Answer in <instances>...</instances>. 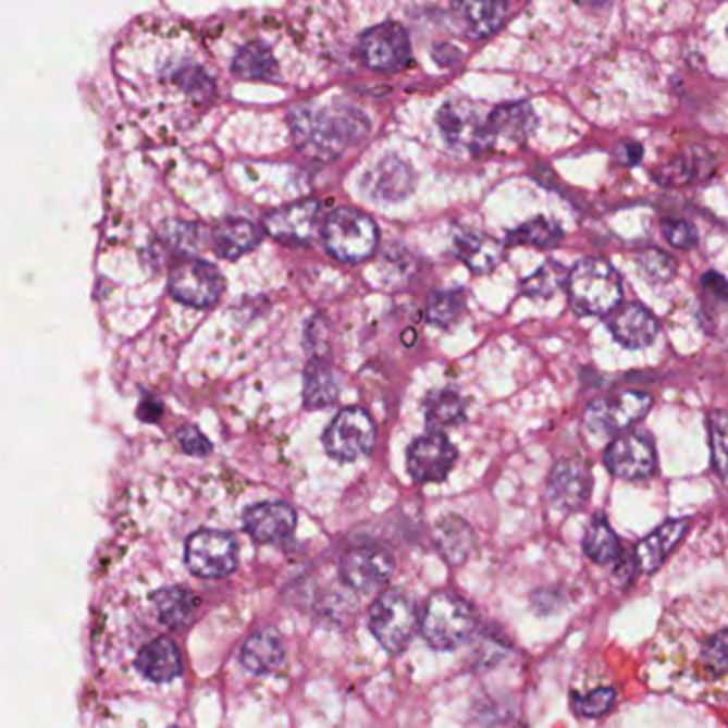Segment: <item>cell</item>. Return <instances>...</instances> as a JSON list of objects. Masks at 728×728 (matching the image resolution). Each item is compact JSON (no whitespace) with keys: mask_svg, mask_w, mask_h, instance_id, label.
I'll return each mask as SVG.
<instances>
[{"mask_svg":"<svg viewBox=\"0 0 728 728\" xmlns=\"http://www.w3.org/2000/svg\"><path fill=\"white\" fill-rule=\"evenodd\" d=\"M616 701V692L609 686H599L594 690H588L585 694H580L573 699L576 712L585 718H596L603 716Z\"/></svg>","mask_w":728,"mask_h":728,"instance_id":"f35d334b","label":"cell"},{"mask_svg":"<svg viewBox=\"0 0 728 728\" xmlns=\"http://www.w3.org/2000/svg\"><path fill=\"white\" fill-rule=\"evenodd\" d=\"M115 73L122 92L149 102L207 104L215 92V77L200 58L188 30L177 26H147L133 30L115 51Z\"/></svg>","mask_w":728,"mask_h":728,"instance_id":"7a4b0ae2","label":"cell"},{"mask_svg":"<svg viewBox=\"0 0 728 728\" xmlns=\"http://www.w3.org/2000/svg\"><path fill=\"white\" fill-rule=\"evenodd\" d=\"M663 235L674 247H680V249H692L699 242L694 226L688 220H680V218L663 220Z\"/></svg>","mask_w":728,"mask_h":728,"instance_id":"b9f144b4","label":"cell"},{"mask_svg":"<svg viewBox=\"0 0 728 728\" xmlns=\"http://www.w3.org/2000/svg\"><path fill=\"white\" fill-rule=\"evenodd\" d=\"M242 665L254 676H267L282 667L286 658V645L275 629L251 632L242 645Z\"/></svg>","mask_w":728,"mask_h":728,"instance_id":"44dd1931","label":"cell"},{"mask_svg":"<svg viewBox=\"0 0 728 728\" xmlns=\"http://www.w3.org/2000/svg\"><path fill=\"white\" fill-rule=\"evenodd\" d=\"M454 11L473 39H484L501 28L507 0H454Z\"/></svg>","mask_w":728,"mask_h":728,"instance_id":"cb8c5ba5","label":"cell"},{"mask_svg":"<svg viewBox=\"0 0 728 728\" xmlns=\"http://www.w3.org/2000/svg\"><path fill=\"white\" fill-rule=\"evenodd\" d=\"M607 326L614 340L631 349L647 347L658 337V320L652 316V311L637 303H627L622 307L618 305L612 311Z\"/></svg>","mask_w":728,"mask_h":728,"instance_id":"ac0fdd59","label":"cell"},{"mask_svg":"<svg viewBox=\"0 0 728 728\" xmlns=\"http://www.w3.org/2000/svg\"><path fill=\"white\" fill-rule=\"evenodd\" d=\"M690 529V520H669L663 527H658L650 536H645L637 547V565L641 571L652 573L656 571L667 556L674 552V547L683 539V534Z\"/></svg>","mask_w":728,"mask_h":728,"instance_id":"d4e9b609","label":"cell"},{"mask_svg":"<svg viewBox=\"0 0 728 728\" xmlns=\"http://www.w3.org/2000/svg\"><path fill=\"white\" fill-rule=\"evenodd\" d=\"M177 439H180L182 447H184L188 454L205 456V454L211 452V443H209L207 437H205L198 429H195V427H184V429H180Z\"/></svg>","mask_w":728,"mask_h":728,"instance_id":"ee69618b","label":"cell"},{"mask_svg":"<svg viewBox=\"0 0 728 728\" xmlns=\"http://www.w3.org/2000/svg\"><path fill=\"white\" fill-rule=\"evenodd\" d=\"M291 128L294 144L305 156L329 162L367 135V120L349 107L340 111L298 107L292 111Z\"/></svg>","mask_w":728,"mask_h":728,"instance_id":"3957f363","label":"cell"},{"mask_svg":"<svg viewBox=\"0 0 728 728\" xmlns=\"http://www.w3.org/2000/svg\"><path fill=\"white\" fill-rule=\"evenodd\" d=\"M580 2H585V4H603L605 0H580Z\"/></svg>","mask_w":728,"mask_h":728,"instance_id":"7dc6e473","label":"cell"},{"mask_svg":"<svg viewBox=\"0 0 728 728\" xmlns=\"http://www.w3.org/2000/svg\"><path fill=\"white\" fill-rule=\"evenodd\" d=\"M394 563L386 550L375 547V545H362L349 550L341 558V578L351 590L360 594H371L382 590V585L392 576Z\"/></svg>","mask_w":728,"mask_h":728,"instance_id":"9a60e30c","label":"cell"},{"mask_svg":"<svg viewBox=\"0 0 728 728\" xmlns=\"http://www.w3.org/2000/svg\"><path fill=\"white\" fill-rule=\"evenodd\" d=\"M476 629L473 607L454 592H437L429 599L422 616V637L435 650L462 645Z\"/></svg>","mask_w":728,"mask_h":728,"instance_id":"5b68a950","label":"cell"},{"mask_svg":"<svg viewBox=\"0 0 728 728\" xmlns=\"http://www.w3.org/2000/svg\"><path fill=\"white\" fill-rule=\"evenodd\" d=\"M652 409V396L645 392H620L614 396L596 398L594 403L588 405L583 422L588 431L607 437V435H618L622 431H629L632 424L643 420L647 411Z\"/></svg>","mask_w":728,"mask_h":728,"instance_id":"ba28073f","label":"cell"},{"mask_svg":"<svg viewBox=\"0 0 728 728\" xmlns=\"http://www.w3.org/2000/svg\"><path fill=\"white\" fill-rule=\"evenodd\" d=\"M550 501L563 511L580 509L590 496V473L578 460H560L550 476Z\"/></svg>","mask_w":728,"mask_h":728,"instance_id":"ffe728a7","label":"cell"},{"mask_svg":"<svg viewBox=\"0 0 728 728\" xmlns=\"http://www.w3.org/2000/svg\"><path fill=\"white\" fill-rule=\"evenodd\" d=\"M639 267L656 282H669L678 271L676 260L661 249H645L639 256Z\"/></svg>","mask_w":728,"mask_h":728,"instance_id":"ab89813d","label":"cell"},{"mask_svg":"<svg viewBox=\"0 0 728 728\" xmlns=\"http://www.w3.org/2000/svg\"><path fill=\"white\" fill-rule=\"evenodd\" d=\"M435 539H437L439 552L452 565L465 563L473 550V531L458 516L445 518L437 527Z\"/></svg>","mask_w":728,"mask_h":728,"instance_id":"f546056e","label":"cell"},{"mask_svg":"<svg viewBox=\"0 0 728 728\" xmlns=\"http://www.w3.org/2000/svg\"><path fill=\"white\" fill-rule=\"evenodd\" d=\"M560 239H563V231L543 218L531 220L509 233V242L518 243V245L554 247Z\"/></svg>","mask_w":728,"mask_h":728,"instance_id":"8d00e7d4","label":"cell"},{"mask_svg":"<svg viewBox=\"0 0 728 728\" xmlns=\"http://www.w3.org/2000/svg\"><path fill=\"white\" fill-rule=\"evenodd\" d=\"M571 307L580 316H605L622 303V280L605 258H585L567 280Z\"/></svg>","mask_w":728,"mask_h":728,"instance_id":"277c9868","label":"cell"},{"mask_svg":"<svg viewBox=\"0 0 728 728\" xmlns=\"http://www.w3.org/2000/svg\"><path fill=\"white\" fill-rule=\"evenodd\" d=\"M424 411H427L429 424L437 427V429L454 427V424L465 420V403L452 390H437V392L429 394Z\"/></svg>","mask_w":728,"mask_h":728,"instance_id":"836d02e7","label":"cell"},{"mask_svg":"<svg viewBox=\"0 0 728 728\" xmlns=\"http://www.w3.org/2000/svg\"><path fill=\"white\" fill-rule=\"evenodd\" d=\"M375 424L360 407L343 409L324 433L326 452L341 462H351L367 456L375 445Z\"/></svg>","mask_w":728,"mask_h":728,"instance_id":"8fae6325","label":"cell"},{"mask_svg":"<svg viewBox=\"0 0 728 728\" xmlns=\"http://www.w3.org/2000/svg\"><path fill=\"white\" fill-rule=\"evenodd\" d=\"M324 243L343 262H362L378 247V226L362 211L337 209L324 224Z\"/></svg>","mask_w":728,"mask_h":728,"instance_id":"52a82bcc","label":"cell"},{"mask_svg":"<svg viewBox=\"0 0 728 728\" xmlns=\"http://www.w3.org/2000/svg\"><path fill=\"white\" fill-rule=\"evenodd\" d=\"M233 71L242 79L275 82L280 77V66L271 51L262 46H247L233 60Z\"/></svg>","mask_w":728,"mask_h":728,"instance_id":"d6a6232c","label":"cell"},{"mask_svg":"<svg viewBox=\"0 0 728 728\" xmlns=\"http://www.w3.org/2000/svg\"><path fill=\"white\" fill-rule=\"evenodd\" d=\"M699 177V162L694 164L692 160H676L674 164H667L661 175H658V182L665 184V186H680V184H686L690 180Z\"/></svg>","mask_w":728,"mask_h":728,"instance_id":"7bdbcfd3","label":"cell"},{"mask_svg":"<svg viewBox=\"0 0 728 728\" xmlns=\"http://www.w3.org/2000/svg\"><path fill=\"white\" fill-rule=\"evenodd\" d=\"M153 603H156V612H158L160 620L171 629L186 627L195 616V594L186 588H177V585L164 588V590L156 592Z\"/></svg>","mask_w":728,"mask_h":728,"instance_id":"f1b7e54d","label":"cell"},{"mask_svg":"<svg viewBox=\"0 0 728 728\" xmlns=\"http://www.w3.org/2000/svg\"><path fill=\"white\" fill-rule=\"evenodd\" d=\"M652 667L665 688L696 701L728 696V596L681 601L661 622Z\"/></svg>","mask_w":728,"mask_h":728,"instance_id":"6da1fadb","label":"cell"},{"mask_svg":"<svg viewBox=\"0 0 728 728\" xmlns=\"http://www.w3.org/2000/svg\"><path fill=\"white\" fill-rule=\"evenodd\" d=\"M360 60L378 73H396L411 60V44L398 24H380L369 28L358 46Z\"/></svg>","mask_w":728,"mask_h":728,"instance_id":"5bb4252c","label":"cell"},{"mask_svg":"<svg viewBox=\"0 0 728 728\" xmlns=\"http://www.w3.org/2000/svg\"><path fill=\"white\" fill-rule=\"evenodd\" d=\"M710 445H712V467L720 478H728V411L716 409L707 418Z\"/></svg>","mask_w":728,"mask_h":728,"instance_id":"e575fe53","label":"cell"},{"mask_svg":"<svg viewBox=\"0 0 728 728\" xmlns=\"http://www.w3.org/2000/svg\"><path fill=\"white\" fill-rule=\"evenodd\" d=\"M583 552L596 565H609L622 556L620 539L612 531V527L603 516H596L588 527L583 536Z\"/></svg>","mask_w":728,"mask_h":728,"instance_id":"4dcf8cb0","label":"cell"},{"mask_svg":"<svg viewBox=\"0 0 728 728\" xmlns=\"http://www.w3.org/2000/svg\"><path fill=\"white\" fill-rule=\"evenodd\" d=\"M437 124L447 146L456 147L460 151L480 153L492 146L488 115L471 102L454 100L443 104V109L439 111Z\"/></svg>","mask_w":728,"mask_h":728,"instance_id":"9c48e42d","label":"cell"},{"mask_svg":"<svg viewBox=\"0 0 728 728\" xmlns=\"http://www.w3.org/2000/svg\"><path fill=\"white\" fill-rule=\"evenodd\" d=\"M488 128L492 135V144L505 141L511 146H520L533 133V109L529 102L503 104L488 115Z\"/></svg>","mask_w":728,"mask_h":728,"instance_id":"603a6c76","label":"cell"},{"mask_svg":"<svg viewBox=\"0 0 728 728\" xmlns=\"http://www.w3.org/2000/svg\"><path fill=\"white\" fill-rule=\"evenodd\" d=\"M264 231L286 245H307L313 242L320 226V202L300 200L282 207L264 218Z\"/></svg>","mask_w":728,"mask_h":728,"instance_id":"e0dca14e","label":"cell"},{"mask_svg":"<svg viewBox=\"0 0 728 728\" xmlns=\"http://www.w3.org/2000/svg\"><path fill=\"white\" fill-rule=\"evenodd\" d=\"M454 462H456L454 445L439 433L416 439L407 452V469L418 484L443 482L452 471Z\"/></svg>","mask_w":728,"mask_h":728,"instance_id":"2e32d148","label":"cell"},{"mask_svg":"<svg viewBox=\"0 0 728 728\" xmlns=\"http://www.w3.org/2000/svg\"><path fill=\"white\" fill-rule=\"evenodd\" d=\"M237 543L222 531H198L186 543V565L202 580H220L237 569Z\"/></svg>","mask_w":728,"mask_h":728,"instance_id":"30bf717a","label":"cell"},{"mask_svg":"<svg viewBox=\"0 0 728 728\" xmlns=\"http://www.w3.org/2000/svg\"><path fill=\"white\" fill-rule=\"evenodd\" d=\"M462 309H465V298L460 292L439 291L431 294L427 311L431 322L447 329L462 316Z\"/></svg>","mask_w":728,"mask_h":728,"instance_id":"74e56055","label":"cell"},{"mask_svg":"<svg viewBox=\"0 0 728 728\" xmlns=\"http://www.w3.org/2000/svg\"><path fill=\"white\" fill-rule=\"evenodd\" d=\"M701 288L705 292L707 298H714V300H720V303H728V284L727 280L720 275V273H705L703 280H701Z\"/></svg>","mask_w":728,"mask_h":728,"instance_id":"f6af8a7d","label":"cell"},{"mask_svg":"<svg viewBox=\"0 0 728 728\" xmlns=\"http://www.w3.org/2000/svg\"><path fill=\"white\" fill-rule=\"evenodd\" d=\"M603 460L614 478L637 482L656 471V447L647 433L629 431L607 445Z\"/></svg>","mask_w":728,"mask_h":728,"instance_id":"4fadbf2b","label":"cell"},{"mask_svg":"<svg viewBox=\"0 0 728 728\" xmlns=\"http://www.w3.org/2000/svg\"><path fill=\"white\" fill-rule=\"evenodd\" d=\"M456 254L476 273H490L503 260V245L484 233H462L456 239Z\"/></svg>","mask_w":728,"mask_h":728,"instance_id":"83f0119b","label":"cell"},{"mask_svg":"<svg viewBox=\"0 0 728 728\" xmlns=\"http://www.w3.org/2000/svg\"><path fill=\"white\" fill-rule=\"evenodd\" d=\"M641 156H643V149H641L639 144H622V146L618 147V151H616V158H618L622 164H629V166L639 164Z\"/></svg>","mask_w":728,"mask_h":728,"instance_id":"bcb514c9","label":"cell"},{"mask_svg":"<svg viewBox=\"0 0 728 728\" xmlns=\"http://www.w3.org/2000/svg\"><path fill=\"white\" fill-rule=\"evenodd\" d=\"M243 527L260 543H277L294 531L296 511L286 503H260L243 514Z\"/></svg>","mask_w":728,"mask_h":728,"instance_id":"d6986e66","label":"cell"},{"mask_svg":"<svg viewBox=\"0 0 728 728\" xmlns=\"http://www.w3.org/2000/svg\"><path fill=\"white\" fill-rule=\"evenodd\" d=\"M567 280H569L567 269L563 264L554 262V260H550L525 282L522 291L527 296H533V298H550L565 286Z\"/></svg>","mask_w":728,"mask_h":728,"instance_id":"d590c367","label":"cell"},{"mask_svg":"<svg viewBox=\"0 0 728 728\" xmlns=\"http://www.w3.org/2000/svg\"><path fill=\"white\" fill-rule=\"evenodd\" d=\"M169 291L184 305L207 309L220 300L224 277L218 267L205 260H184L173 267L169 275Z\"/></svg>","mask_w":728,"mask_h":728,"instance_id":"7c38bea8","label":"cell"},{"mask_svg":"<svg viewBox=\"0 0 728 728\" xmlns=\"http://www.w3.org/2000/svg\"><path fill=\"white\" fill-rule=\"evenodd\" d=\"M337 392L340 388L331 369L320 360L309 362L305 371V405L311 409L329 407L337 400Z\"/></svg>","mask_w":728,"mask_h":728,"instance_id":"1f68e13d","label":"cell"},{"mask_svg":"<svg viewBox=\"0 0 728 728\" xmlns=\"http://www.w3.org/2000/svg\"><path fill=\"white\" fill-rule=\"evenodd\" d=\"M137 667L147 680L164 683L182 674V654L169 637H158L139 652Z\"/></svg>","mask_w":728,"mask_h":728,"instance_id":"484cf974","label":"cell"},{"mask_svg":"<svg viewBox=\"0 0 728 728\" xmlns=\"http://www.w3.org/2000/svg\"><path fill=\"white\" fill-rule=\"evenodd\" d=\"M260 231L247 220H226L213 233V249L220 258L237 260L260 243Z\"/></svg>","mask_w":728,"mask_h":728,"instance_id":"4316f807","label":"cell"},{"mask_svg":"<svg viewBox=\"0 0 728 728\" xmlns=\"http://www.w3.org/2000/svg\"><path fill=\"white\" fill-rule=\"evenodd\" d=\"M369 629L388 652H403L418 629V607L400 590L384 592L369 612Z\"/></svg>","mask_w":728,"mask_h":728,"instance_id":"8992f818","label":"cell"},{"mask_svg":"<svg viewBox=\"0 0 728 728\" xmlns=\"http://www.w3.org/2000/svg\"><path fill=\"white\" fill-rule=\"evenodd\" d=\"M362 186L373 200L392 202L411 193L414 175H411V169L403 160L390 156L367 173Z\"/></svg>","mask_w":728,"mask_h":728,"instance_id":"7402d4cb","label":"cell"},{"mask_svg":"<svg viewBox=\"0 0 728 728\" xmlns=\"http://www.w3.org/2000/svg\"><path fill=\"white\" fill-rule=\"evenodd\" d=\"M162 237L164 242L169 243L171 247H177L180 251L193 254L195 249L200 247V237H198V229L193 224L186 222H169L162 229Z\"/></svg>","mask_w":728,"mask_h":728,"instance_id":"60d3db41","label":"cell"}]
</instances>
